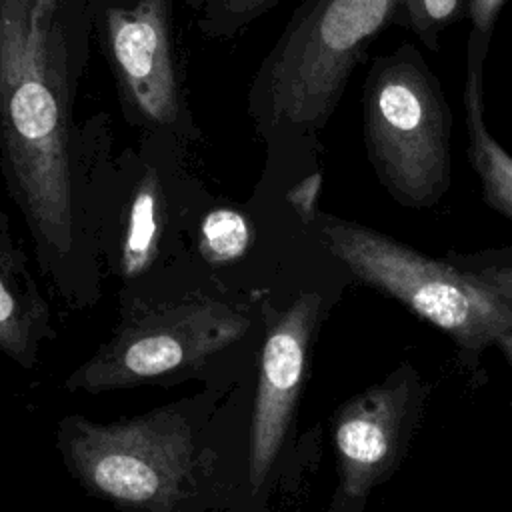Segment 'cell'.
Here are the masks:
<instances>
[{
    "label": "cell",
    "instance_id": "6",
    "mask_svg": "<svg viewBox=\"0 0 512 512\" xmlns=\"http://www.w3.org/2000/svg\"><path fill=\"white\" fill-rule=\"evenodd\" d=\"M362 134L368 160L396 202L422 208L444 196L452 174V110L412 44L370 62Z\"/></svg>",
    "mask_w": 512,
    "mask_h": 512
},
{
    "label": "cell",
    "instance_id": "2",
    "mask_svg": "<svg viewBox=\"0 0 512 512\" xmlns=\"http://www.w3.org/2000/svg\"><path fill=\"white\" fill-rule=\"evenodd\" d=\"M254 372L114 422L68 414L56 452L86 494L118 512H228L244 474Z\"/></svg>",
    "mask_w": 512,
    "mask_h": 512
},
{
    "label": "cell",
    "instance_id": "16",
    "mask_svg": "<svg viewBox=\"0 0 512 512\" xmlns=\"http://www.w3.org/2000/svg\"><path fill=\"white\" fill-rule=\"evenodd\" d=\"M504 2L506 0H468L466 16L472 22V30H470L472 38H476L486 46L490 44V38Z\"/></svg>",
    "mask_w": 512,
    "mask_h": 512
},
{
    "label": "cell",
    "instance_id": "17",
    "mask_svg": "<svg viewBox=\"0 0 512 512\" xmlns=\"http://www.w3.org/2000/svg\"><path fill=\"white\" fill-rule=\"evenodd\" d=\"M478 278L484 280L490 288H494L498 294L508 298L512 302V266H500V268H486L478 272Z\"/></svg>",
    "mask_w": 512,
    "mask_h": 512
},
{
    "label": "cell",
    "instance_id": "15",
    "mask_svg": "<svg viewBox=\"0 0 512 512\" xmlns=\"http://www.w3.org/2000/svg\"><path fill=\"white\" fill-rule=\"evenodd\" d=\"M468 0H402L396 24H404L430 50H438L444 28L466 16Z\"/></svg>",
    "mask_w": 512,
    "mask_h": 512
},
{
    "label": "cell",
    "instance_id": "12",
    "mask_svg": "<svg viewBox=\"0 0 512 512\" xmlns=\"http://www.w3.org/2000/svg\"><path fill=\"white\" fill-rule=\"evenodd\" d=\"M56 336L50 306L16 250H0V352L22 368H34L42 346Z\"/></svg>",
    "mask_w": 512,
    "mask_h": 512
},
{
    "label": "cell",
    "instance_id": "19",
    "mask_svg": "<svg viewBox=\"0 0 512 512\" xmlns=\"http://www.w3.org/2000/svg\"><path fill=\"white\" fill-rule=\"evenodd\" d=\"M498 344L502 346V350L506 352V356H508L510 362H512V330L506 332V334H502V336L498 338Z\"/></svg>",
    "mask_w": 512,
    "mask_h": 512
},
{
    "label": "cell",
    "instance_id": "3",
    "mask_svg": "<svg viewBox=\"0 0 512 512\" xmlns=\"http://www.w3.org/2000/svg\"><path fill=\"white\" fill-rule=\"evenodd\" d=\"M402 0H302L262 58L246 114L266 150L262 180L288 186L310 160L368 46L396 24Z\"/></svg>",
    "mask_w": 512,
    "mask_h": 512
},
{
    "label": "cell",
    "instance_id": "5",
    "mask_svg": "<svg viewBox=\"0 0 512 512\" xmlns=\"http://www.w3.org/2000/svg\"><path fill=\"white\" fill-rule=\"evenodd\" d=\"M190 152L168 136L140 134L106 162L98 248L104 276L120 284V308L206 286L192 232L210 190L192 170Z\"/></svg>",
    "mask_w": 512,
    "mask_h": 512
},
{
    "label": "cell",
    "instance_id": "1",
    "mask_svg": "<svg viewBox=\"0 0 512 512\" xmlns=\"http://www.w3.org/2000/svg\"><path fill=\"white\" fill-rule=\"evenodd\" d=\"M94 0H0V170L38 266L70 308L94 306L104 270L100 186L112 118L76 122Z\"/></svg>",
    "mask_w": 512,
    "mask_h": 512
},
{
    "label": "cell",
    "instance_id": "10",
    "mask_svg": "<svg viewBox=\"0 0 512 512\" xmlns=\"http://www.w3.org/2000/svg\"><path fill=\"white\" fill-rule=\"evenodd\" d=\"M272 204L274 190L262 182L244 204L208 194L192 232L196 270L206 286L236 294L270 292L256 284V256Z\"/></svg>",
    "mask_w": 512,
    "mask_h": 512
},
{
    "label": "cell",
    "instance_id": "11",
    "mask_svg": "<svg viewBox=\"0 0 512 512\" xmlns=\"http://www.w3.org/2000/svg\"><path fill=\"white\" fill-rule=\"evenodd\" d=\"M406 398V388L372 390L338 414L334 446L346 498L364 496L388 466Z\"/></svg>",
    "mask_w": 512,
    "mask_h": 512
},
{
    "label": "cell",
    "instance_id": "9",
    "mask_svg": "<svg viewBox=\"0 0 512 512\" xmlns=\"http://www.w3.org/2000/svg\"><path fill=\"white\" fill-rule=\"evenodd\" d=\"M322 302L316 290H300L284 306L276 304L272 290L264 298L266 330L250 396L244 474L228 512L268 508L296 418Z\"/></svg>",
    "mask_w": 512,
    "mask_h": 512
},
{
    "label": "cell",
    "instance_id": "7",
    "mask_svg": "<svg viewBox=\"0 0 512 512\" xmlns=\"http://www.w3.org/2000/svg\"><path fill=\"white\" fill-rule=\"evenodd\" d=\"M324 248L362 282L394 296L466 348H484L512 330V302L478 274L426 258L372 228L316 212Z\"/></svg>",
    "mask_w": 512,
    "mask_h": 512
},
{
    "label": "cell",
    "instance_id": "8",
    "mask_svg": "<svg viewBox=\"0 0 512 512\" xmlns=\"http://www.w3.org/2000/svg\"><path fill=\"white\" fill-rule=\"evenodd\" d=\"M176 0H94V36L110 66L124 120L186 148L202 140L176 38Z\"/></svg>",
    "mask_w": 512,
    "mask_h": 512
},
{
    "label": "cell",
    "instance_id": "14",
    "mask_svg": "<svg viewBox=\"0 0 512 512\" xmlns=\"http://www.w3.org/2000/svg\"><path fill=\"white\" fill-rule=\"evenodd\" d=\"M282 0H190L206 38H232Z\"/></svg>",
    "mask_w": 512,
    "mask_h": 512
},
{
    "label": "cell",
    "instance_id": "4",
    "mask_svg": "<svg viewBox=\"0 0 512 512\" xmlns=\"http://www.w3.org/2000/svg\"><path fill=\"white\" fill-rule=\"evenodd\" d=\"M268 292L236 294L198 286L122 306L110 336L74 368L68 392L104 394L190 380L228 384L256 370Z\"/></svg>",
    "mask_w": 512,
    "mask_h": 512
},
{
    "label": "cell",
    "instance_id": "18",
    "mask_svg": "<svg viewBox=\"0 0 512 512\" xmlns=\"http://www.w3.org/2000/svg\"><path fill=\"white\" fill-rule=\"evenodd\" d=\"M18 244L14 242L12 238V232H10V220L8 216L0 210V250L2 252H10V250H16Z\"/></svg>",
    "mask_w": 512,
    "mask_h": 512
},
{
    "label": "cell",
    "instance_id": "13",
    "mask_svg": "<svg viewBox=\"0 0 512 512\" xmlns=\"http://www.w3.org/2000/svg\"><path fill=\"white\" fill-rule=\"evenodd\" d=\"M488 46L468 38L464 76V114L468 158L486 202L512 222V154L492 136L484 116V58Z\"/></svg>",
    "mask_w": 512,
    "mask_h": 512
}]
</instances>
